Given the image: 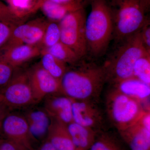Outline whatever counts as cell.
Here are the masks:
<instances>
[{
	"label": "cell",
	"instance_id": "6da1fadb",
	"mask_svg": "<svg viewBox=\"0 0 150 150\" xmlns=\"http://www.w3.org/2000/svg\"><path fill=\"white\" fill-rule=\"evenodd\" d=\"M107 81L104 65H81L78 69H68L62 76L61 93L74 100L95 102Z\"/></svg>",
	"mask_w": 150,
	"mask_h": 150
},
{
	"label": "cell",
	"instance_id": "7a4b0ae2",
	"mask_svg": "<svg viewBox=\"0 0 150 150\" xmlns=\"http://www.w3.org/2000/svg\"><path fill=\"white\" fill-rule=\"evenodd\" d=\"M112 11L105 0H91V10L86 18L88 51L99 56L105 53L113 33Z\"/></svg>",
	"mask_w": 150,
	"mask_h": 150
},
{
	"label": "cell",
	"instance_id": "3957f363",
	"mask_svg": "<svg viewBox=\"0 0 150 150\" xmlns=\"http://www.w3.org/2000/svg\"><path fill=\"white\" fill-rule=\"evenodd\" d=\"M122 41V44L104 65L107 81L114 83L133 77L135 63L145 52L149 51L142 41L141 30Z\"/></svg>",
	"mask_w": 150,
	"mask_h": 150
},
{
	"label": "cell",
	"instance_id": "277c9868",
	"mask_svg": "<svg viewBox=\"0 0 150 150\" xmlns=\"http://www.w3.org/2000/svg\"><path fill=\"white\" fill-rule=\"evenodd\" d=\"M116 11L112 13L113 34L123 41L142 29L148 20L146 10L141 0H113Z\"/></svg>",
	"mask_w": 150,
	"mask_h": 150
},
{
	"label": "cell",
	"instance_id": "5b68a950",
	"mask_svg": "<svg viewBox=\"0 0 150 150\" xmlns=\"http://www.w3.org/2000/svg\"><path fill=\"white\" fill-rule=\"evenodd\" d=\"M106 105L109 118L119 131L136 123L146 111L142 102L114 88L108 96Z\"/></svg>",
	"mask_w": 150,
	"mask_h": 150
},
{
	"label": "cell",
	"instance_id": "8992f818",
	"mask_svg": "<svg viewBox=\"0 0 150 150\" xmlns=\"http://www.w3.org/2000/svg\"><path fill=\"white\" fill-rule=\"evenodd\" d=\"M86 16L83 8L71 12L59 22L60 41L81 59L88 52L85 33Z\"/></svg>",
	"mask_w": 150,
	"mask_h": 150
},
{
	"label": "cell",
	"instance_id": "52a82bcc",
	"mask_svg": "<svg viewBox=\"0 0 150 150\" xmlns=\"http://www.w3.org/2000/svg\"><path fill=\"white\" fill-rule=\"evenodd\" d=\"M1 93L3 102L11 110L26 108L36 104L26 71L17 70Z\"/></svg>",
	"mask_w": 150,
	"mask_h": 150
},
{
	"label": "cell",
	"instance_id": "ba28073f",
	"mask_svg": "<svg viewBox=\"0 0 150 150\" xmlns=\"http://www.w3.org/2000/svg\"><path fill=\"white\" fill-rule=\"evenodd\" d=\"M0 135L27 150H33L27 121L23 113H8L0 124Z\"/></svg>",
	"mask_w": 150,
	"mask_h": 150
},
{
	"label": "cell",
	"instance_id": "9c48e42d",
	"mask_svg": "<svg viewBox=\"0 0 150 150\" xmlns=\"http://www.w3.org/2000/svg\"><path fill=\"white\" fill-rule=\"evenodd\" d=\"M26 71L36 104L50 95L61 93L60 81L46 71L40 63Z\"/></svg>",
	"mask_w": 150,
	"mask_h": 150
},
{
	"label": "cell",
	"instance_id": "30bf717a",
	"mask_svg": "<svg viewBox=\"0 0 150 150\" xmlns=\"http://www.w3.org/2000/svg\"><path fill=\"white\" fill-rule=\"evenodd\" d=\"M25 109L23 114L27 121L32 146L34 143L42 144L47 140L53 119L43 107L34 105Z\"/></svg>",
	"mask_w": 150,
	"mask_h": 150
},
{
	"label": "cell",
	"instance_id": "8fae6325",
	"mask_svg": "<svg viewBox=\"0 0 150 150\" xmlns=\"http://www.w3.org/2000/svg\"><path fill=\"white\" fill-rule=\"evenodd\" d=\"M73 122L98 132L102 128L103 115L95 102L73 100Z\"/></svg>",
	"mask_w": 150,
	"mask_h": 150
},
{
	"label": "cell",
	"instance_id": "7c38bea8",
	"mask_svg": "<svg viewBox=\"0 0 150 150\" xmlns=\"http://www.w3.org/2000/svg\"><path fill=\"white\" fill-rule=\"evenodd\" d=\"M61 93L46 97L43 107L53 120L67 125L73 122V100Z\"/></svg>",
	"mask_w": 150,
	"mask_h": 150
},
{
	"label": "cell",
	"instance_id": "4fadbf2b",
	"mask_svg": "<svg viewBox=\"0 0 150 150\" xmlns=\"http://www.w3.org/2000/svg\"><path fill=\"white\" fill-rule=\"evenodd\" d=\"M42 48L38 46L23 44L1 52L0 56L15 69L41 55Z\"/></svg>",
	"mask_w": 150,
	"mask_h": 150
},
{
	"label": "cell",
	"instance_id": "5bb4252c",
	"mask_svg": "<svg viewBox=\"0 0 150 150\" xmlns=\"http://www.w3.org/2000/svg\"><path fill=\"white\" fill-rule=\"evenodd\" d=\"M119 132L131 150H150V130L145 128L139 120Z\"/></svg>",
	"mask_w": 150,
	"mask_h": 150
},
{
	"label": "cell",
	"instance_id": "9a60e30c",
	"mask_svg": "<svg viewBox=\"0 0 150 150\" xmlns=\"http://www.w3.org/2000/svg\"><path fill=\"white\" fill-rule=\"evenodd\" d=\"M115 89L140 102L150 97V85L133 76L115 83Z\"/></svg>",
	"mask_w": 150,
	"mask_h": 150
},
{
	"label": "cell",
	"instance_id": "2e32d148",
	"mask_svg": "<svg viewBox=\"0 0 150 150\" xmlns=\"http://www.w3.org/2000/svg\"><path fill=\"white\" fill-rule=\"evenodd\" d=\"M67 129L77 150H88L94 142L98 132L72 122Z\"/></svg>",
	"mask_w": 150,
	"mask_h": 150
},
{
	"label": "cell",
	"instance_id": "e0dca14e",
	"mask_svg": "<svg viewBox=\"0 0 150 150\" xmlns=\"http://www.w3.org/2000/svg\"><path fill=\"white\" fill-rule=\"evenodd\" d=\"M47 140L58 150H77L67 125L53 120Z\"/></svg>",
	"mask_w": 150,
	"mask_h": 150
},
{
	"label": "cell",
	"instance_id": "ac0fdd59",
	"mask_svg": "<svg viewBox=\"0 0 150 150\" xmlns=\"http://www.w3.org/2000/svg\"><path fill=\"white\" fill-rule=\"evenodd\" d=\"M83 7L78 3L61 4L50 0H41L39 8L48 21L59 22L69 13Z\"/></svg>",
	"mask_w": 150,
	"mask_h": 150
},
{
	"label": "cell",
	"instance_id": "d6986e66",
	"mask_svg": "<svg viewBox=\"0 0 150 150\" xmlns=\"http://www.w3.org/2000/svg\"><path fill=\"white\" fill-rule=\"evenodd\" d=\"M40 64L46 71L60 81L68 69L67 64L46 51L41 50Z\"/></svg>",
	"mask_w": 150,
	"mask_h": 150
},
{
	"label": "cell",
	"instance_id": "ffe728a7",
	"mask_svg": "<svg viewBox=\"0 0 150 150\" xmlns=\"http://www.w3.org/2000/svg\"><path fill=\"white\" fill-rule=\"evenodd\" d=\"M48 22V20L43 18H38L30 21L29 27L23 44L40 46Z\"/></svg>",
	"mask_w": 150,
	"mask_h": 150
},
{
	"label": "cell",
	"instance_id": "44dd1931",
	"mask_svg": "<svg viewBox=\"0 0 150 150\" xmlns=\"http://www.w3.org/2000/svg\"><path fill=\"white\" fill-rule=\"evenodd\" d=\"M66 64H75L81 59L69 46L61 41L49 48L42 49Z\"/></svg>",
	"mask_w": 150,
	"mask_h": 150
},
{
	"label": "cell",
	"instance_id": "7402d4cb",
	"mask_svg": "<svg viewBox=\"0 0 150 150\" xmlns=\"http://www.w3.org/2000/svg\"><path fill=\"white\" fill-rule=\"evenodd\" d=\"M17 15L25 19L30 14L39 8L41 0H6Z\"/></svg>",
	"mask_w": 150,
	"mask_h": 150
},
{
	"label": "cell",
	"instance_id": "603a6c76",
	"mask_svg": "<svg viewBox=\"0 0 150 150\" xmlns=\"http://www.w3.org/2000/svg\"><path fill=\"white\" fill-rule=\"evenodd\" d=\"M133 76L150 85V52H145L137 60L134 66Z\"/></svg>",
	"mask_w": 150,
	"mask_h": 150
},
{
	"label": "cell",
	"instance_id": "cb8c5ba5",
	"mask_svg": "<svg viewBox=\"0 0 150 150\" xmlns=\"http://www.w3.org/2000/svg\"><path fill=\"white\" fill-rule=\"evenodd\" d=\"M61 32L59 22L49 21L46 27L43 40L40 44L42 49L54 46L60 41Z\"/></svg>",
	"mask_w": 150,
	"mask_h": 150
},
{
	"label": "cell",
	"instance_id": "d4e9b609",
	"mask_svg": "<svg viewBox=\"0 0 150 150\" xmlns=\"http://www.w3.org/2000/svg\"><path fill=\"white\" fill-rule=\"evenodd\" d=\"M30 25V21L17 25L14 28L7 42L0 49L4 51L23 44V40Z\"/></svg>",
	"mask_w": 150,
	"mask_h": 150
},
{
	"label": "cell",
	"instance_id": "484cf974",
	"mask_svg": "<svg viewBox=\"0 0 150 150\" xmlns=\"http://www.w3.org/2000/svg\"><path fill=\"white\" fill-rule=\"evenodd\" d=\"M0 22L16 25L25 22V19L18 16L10 7L0 1Z\"/></svg>",
	"mask_w": 150,
	"mask_h": 150
},
{
	"label": "cell",
	"instance_id": "4316f807",
	"mask_svg": "<svg viewBox=\"0 0 150 150\" xmlns=\"http://www.w3.org/2000/svg\"><path fill=\"white\" fill-rule=\"evenodd\" d=\"M17 70L0 56V91L1 93L12 79Z\"/></svg>",
	"mask_w": 150,
	"mask_h": 150
},
{
	"label": "cell",
	"instance_id": "83f0119b",
	"mask_svg": "<svg viewBox=\"0 0 150 150\" xmlns=\"http://www.w3.org/2000/svg\"><path fill=\"white\" fill-rule=\"evenodd\" d=\"M88 150H120L118 145L111 137L106 134H102L96 138Z\"/></svg>",
	"mask_w": 150,
	"mask_h": 150
},
{
	"label": "cell",
	"instance_id": "f1b7e54d",
	"mask_svg": "<svg viewBox=\"0 0 150 150\" xmlns=\"http://www.w3.org/2000/svg\"><path fill=\"white\" fill-rule=\"evenodd\" d=\"M16 26L6 23L0 22V49L7 42Z\"/></svg>",
	"mask_w": 150,
	"mask_h": 150
},
{
	"label": "cell",
	"instance_id": "f546056e",
	"mask_svg": "<svg viewBox=\"0 0 150 150\" xmlns=\"http://www.w3.org/2000/svg\"><path fill=\"white\" fill-rule=\"evenodd\" d=\"M141 36L145 48L150 51V27L149 21L148 20L141 30Z\"/></svg>",
	"mask_w": 150,
	"mask_h": 150
},
{
	"label": "cell",
	"instance_id": "4dcf8cb0",
	"mask_svg": "<svg viewBox=\"0 0 150 150\" xmlns=\"http://www.w3.org/2000/svg\"><path fill=\"white\" fill-rule=\"evenodd\" d=\"M0 150H27L7 139H0Z\"/></svg>",
	"mask_w": 150,
	"mask_h": 150
},
{
	"label": "cell",
	"instance_id": "1f68e13d",
	"mask_svg": "<svg viewBox=\"0 0 150 150\" xmlns=\"http://www.w3.org/2000/svg\"><path fill=\"white\" fill-rule=\"evenodd\" d=\"M11 111V109L7 106L3 101L0 102V124L4 117Z\"/></svg>",
	"mask_w": 150,
	"mask_h": 150
},
{
	"label": "cell",
	"instance_id": "d6a6232c",
	"mask_svg": "<svg viewBox=\"0 0 150 150\" xmlns=\"http://www.w3.org/2000/svg\"><path fill=\"white\" fill-rule=\"evenodd\" d=\"M37 150H58L56 149L49 141L46 140L40 144Z\"/></svg>",
	"mask_w": 150,
	"mask_h": 150
},
{
	"label": "cell",
	"instance_id": "836d02e7",
	"mask_svg": "<svg viewBox=\"0 0 150 150\" xmlns=\"http://www.w3.org/2000/svg\"><path fill=\"white\" fill-rule=\"evenodd\" d=\"M50 1L53 2L61 4H69L78 3L76 0H50Z\"/></svg>",
	"mask_w": 150,
	"mask_h": 150
},
{
	"label": "cell",
	"instance_id": "e575fe53",
	"mask_svg": "<svg viewBox=\"0 0 150 150\" xmlns=\"http://www.w3.org/2000/svg\"><path fill=\"white\" fill-rule=\"evenodd\" d=\"M141 1L147 11L150 8V0H141Z\"/></svg>",
	"mask_w": 150,
	"mask_h": 150
},
{
	"label": "cell",
	"instance_id": "d590c367",
	"mask_svg": "<svg viewBox=\"0 0 150 150\" xmlns=\"http://www.w3.org/2000/svg\"><path fill=\"white\" fill-rule=\"evenodd\" d=\"M88 1V0H76L78 3L81 4V5L83 6V3L86 2V1Z\"/></svg>",
	"mask_w": 150,
	"mask_h": 150
},
{
	"label": "cell",
	"instance_id": "8d00e7d4",
	"mask_svg": "<svg viewBox=\"0 0 150 150\" xmlns=\"http://www.w3.org/2000/svg\"><path fill=\"white\" fill-rule=\"evenodd\" d=\"M3 98L1 92L0 91V102H2Z\"/></svg>",
	"mask_w": 150,
	"mask_h": 150
}]
</instances>
